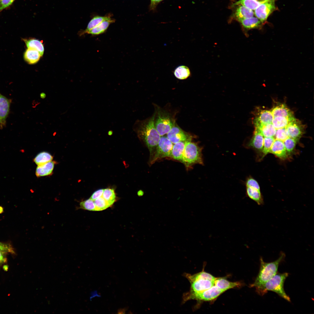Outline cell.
I'll list each match as a JSON object with an SVG mask.
<instances>
[{
	"label": "cell",
	"mask_w": 314,
	"mask_h": 314,
	"mask_svg": "<svg viewBox=\"0 0 314 314\" xmlns=\"http://www.w3.org/2000/svg\"><path fill=\"white\" fill-rule=\"evenodd\" d=\"M154 114L149 118L138 120L133 127L138 137L148 148L150 152V161L153 157L160 137L154 126Z\"/></svg>",
	"instance_id": "cell-1"
},
{
	"label": "cell",
	"mask_w": 314,
	"mask_h": 314,
	"mask_svg": "<svg viewBox=\"0 0 314 314\" xmlns=\"http://www.w3.org/2000/svg\"><path fill=\"white\" fill-rule=\"evenodd\" d=\"M183 275L188 280L190 286L189 291L183 295V304L189 297L207 290L214 285L216 278L204 270L193 274L185 273Z\"/></svg>",
	"instance_id": "cell-2"
},
{
	"label": "cell",
	"mask_w": 314,
	"mask_h": 314,
	"mask_svg": "<svg viewBox=\"0 0 314 314\" xmlns=\"http://www.w3.org/2000/svg\"><path fill=\"white\" fill-rule=\"evenodd\" d=\"M281 252L280 257L276 261L269 263L265 262L260 258V266L259 273L254 282L250 285L251 287L258 288L268 281L277 273L279 264L285 257Z\"/></svg>",
	"instance_id": "cell-3"
},
{
	"label": "cell",
	"mask_w": 314,
	"mask_h": 314,
	"mask_svg": "<svg viewBox=\"0 0 314 314\" xmlns=\"http://www.w3.org/2000/svg\"><path fill=\"white\" fill-rule=\"evenodd\" d=\"M288 273L285 272L276 274L260 287L256 288V291L261 296H263L268 291H273L288 301L290 302V297L286 293L284 284Z\"/></svg>",
	"instance_id": "cell-4"
},
{
	"label": "cell",
	"mask_w": 314,
	"mask_h": 314,
	"mask_svg": "<svg viewBox=\"0 0 314 314\" xmlns=\"http://www.w3.org/2000/svg\"><path fill=\"white\" fill-rule=\"evenodd\" d=\"M191 141L186 142L181 162L188 168L196 164L204 165L202 148Z\"/></svg>",
	"instance_id": "cell-5"
},
{
	"label": "cell",
	"mask_w": 314,
	"mask_h": 314,
	"mask_svg": "<svg viewBox=\"0 0 314 314\" xmlns=\"http://www.w3.org/2000/svg\"><path fill=\"white\" fill-rule=\"evenodd\" d=\"M154 124L160 136L167 134L175 122L171 114L165 110L158 107L154 113Z\"/></svg>",
	"instance_id": "cell-6"
},
{
	"label": "cell",
	"mask_w": 314,
	"mask_h": 314,
	"mask_svg": "<svg viewBox=\"0 0 314 314\" xmlns=\"http://www.w3.org/2000/svg\"><path fill=\"white\" fill-rule=\"evenodd\" d=\"M173 144L167 136H160L159 140L150 163L152 164L158 160L166 157H170Z\"/></svg>",
	"instance_id": "cell-7"
},
{
	"label": "cell",
	"mask_w": 314,
	"mask_h": 314,
	"mask_svg": "<svg viewBox=\"0 0 314 314\" xmlns=\"http://www.w3.org/2000/svg\"><path fill=\"white\" fill-rule=\"evenodd\" d=\"M224 292L214 285L210 288L188 297L186 302L189 300L200 301H212L216 299Z\"/></svg>",
	"instance_id": "cell-8"
},
{
	"label": "cell",
	"mask_w": 314,
	"mask_h": 314,
	"mask_svg": "<svg viewBox=\"0 0 314 314\" xmlns=\"http://www.w3.org/2000/svg\"><path fill=\"white\" fill-rule=\"evenodd\" d=\"M276 9L275 0H270L258 6L254 12V15L263 24L268 17Z\"/></svg>",
	"instance_id": "cell-9"
},
{
	"label": "cell",
	"mask_w": 314,
	"mask_h": 314,
	"mask_svg": "<svg viewBox=\"0 0 314 314\" xmlns=\"http://www.w3.org/2000/svg\"><path fill=\"white\" fill-rule=\"evenodd\" d=\"M167 135V138L173 144L181 141H191L192 139L190 135L182 130L176 123Z\"/></svg>",
	"instance_id": "cell-10"
},
{
	"label": "cell",
	"mask_w": 314,
	"mask_h": 314,
	"mask_svg": "<svg viewBox=\"0 0 314 314\" xmlns=\"http://www.w3.org/2000/svg\"><path fill=\"white\" fill-rule=\"evenodd\" d=\"M304 126L300 121L295 118L285 128L289 137L298 141L304 133Z\"/></svg>",
	"instance_id": "cell-11"
},
{
	"label": "cell",
	"mask_w": 314,
	"mask_h": 314,
	"mask_svg": "<svg viewBox=\"0 0 314 314\" xmlns=\"http://www.w3.org/2000/svg\"><path fill=\"white\" fill-rule=\"evenodd\" d=\"M264 137L258 129L255 127L253 135L247 147L257 151H262L264 143Z\"/></svg>",
	"instance_id": "cell-12"
},
{
	"label": "cell",
	"mask_w": 314,
	"mask_h": 314,
	"mask_svg": "<svg viewBox=\"0 0 314 314\" xmlns=\"http://www.w3.org/2000/svg\"><path fill=\"white\" fill-rule=\"evenodd\" d=\"M238 22L240 23L247 36L248 31L254 29H261L263 24L261 21L256 17L243 19Z\"/></svg>",
	"instance_id": "cell-13"
},
{
	"label": "cell",
	"mask_w": 314,
	"mask_h": 314,
	"mask_svg": "<svg viewBox=\"0 0 314 314\" xmlns=\"http://www.w3.org/2000/svg\"><path fill=\"white\" fill-rule=\"evenodd\" d=\"M10 100L0 93V124L2 127L6 124V119L9 114Z\"/></svg>",
	"instance_id": "cell-14"
},
{
	"label": "cell",
	"mask_w": 314,
	"mask_h": 314,
	"mask_svg": "<svg viewBox=\"0 0 314 314\" xmlns=\"http://www.w3.org/2000/svg\"><path fill=\"white\" fill-rule=\"evenodd\" d=\"M274 117L270 110L257 109L254 123L263 124L272 123Z\"/></svg>",
	"instance_id": "cell-15"
},
{
	"label": "cell",
	"mask_w": 314,
	"mask_h": 314,
	"mask_svg": "<svg viewBox=\"0 0 314 314\" xmlns=\"http://www.w3.org/2000/svg\"><path fill=\"white\" fill-rule=\"evenodd\" d=\"M269 153L272 154L282 159H286L288 158V155L283 142L275 139L272 144Z\"/></svg>",
	"instance_id": "cell-16"
},
{
	"label": "cell",
	"mask_w": 314,
	"mask_h": 314,
	"mask_svg": "<svg viewBox=\"0 0 314 314\" xmlns=\"http://www.w3.org/2000/svg\"><path fill=\"white\" fill-rule=\"evenodd\" d=\"M115 22V20L111 18L109 15L105 19L97 26L86 32L87 33L92 35H98L104 33L107 30L110 25Z\"/></svg>",
	"instance_id": "cell-17"
},
{
	"label": "cell",
	"mask_w": 314,
	"mask_h": 314,
	"mask_svg": "<svg viewBox=\"0 0 314 314\" xmlns=\"http://www.w3.org/2000/svg\"><path fill=\"white\" fill-rule=\"evenodd\" d=\"M214 285L224 292L226 290L242 286L239 282H232L229 281L224 277L216 278Z\"/></svg>",
	"instance_id": "cell-18"
},
{
	"label": "cell",
	"mask_w": 314,
	"mask_h": 314,
	"mask_svg": "<svg viewBox=\"0 0 314 314\" xmlns=\"http://www.w3.org/2000/svg\"><path fill=\"white\" fill-rule=\"evenodd\" d=\"M233 15V17L238 21L241 20L253 17L254 13L253 10L242 5H238Z\"/></svg>",
	"instance_id": "cell-19"
},
{
	"label": "cell",
	"mask_w": 314,
	"mask_h": 314,
	"mask_svg": "<svg viewBox=\"0 0 314 314\" xmlns=\"http://www.w3.org/2000/svg\"><path fill=\"white\" fill-rule=\"evenodd\" d=\"M56 162L51 161L43 164L38 165L35 170V175L40 177L51 175L53 171Z\"/></svg>",
	"instance_id": "cell-20"
},
{
	"label": "cell",
	"mask_w": 314,
	"mask_h": 314,
	"mask_svg": "<svg viewBox=\"0 0 314 314\" xmlns=\"http://www.w3.org/2000/svg\"><path fill=\"white\" fill-rule=\"evenodd\" d=\"M24 58L29 64H34L39 60L41 56L38 51L31 48H27L24 53Z\"/></svg>",
	"instance_id": "cell-21"
},
{
	"label": "cell",
	"mask_w": 314,
	"mask_h": 314,
	"mask_svg": "<svg viewBox=\"0 0 314 314\" xmlns=\"http://www.w3.org/2000/svg\"><path fill=\"white\" fill-rule=\"evenodd\" d=\"M270 111L274 117L277 116L287 117L294 116L293 112L286 105L283 104L277 105Z\"/></svg>",
	"instance_id": "cell-22"
},
{
	"label": "cell",
	"mask_w": 314,
	"mask_h": 314,
	"mask_svg": "<svg viewBox=\"0 0 314 314\" xmlns=\"http://www.w3.org/2000/svg\"><path fill=\"white\" fill-rule=\"evenodd\" d=\"M186 141H181L174 144L173 145L170 157L181 162Z\"/></svg>",
	"instance_id": "cell-23"
},
{
	"label": "cell",
	"mask_w": 314,
	"mask_h": 314,
	"mask_svg": "<svg viewBox=\"0 0 314 314\" xmlns=\"http://www.w3.org/2000/svg\"><path fill=\"white\" fill-rule=\"evenodd\" d=\"M247 195L259 205L264 204L263 196L260 189L249 186H246Z\"/></svg>",
	"instance_id": "cell-24"
},
{
	"label": "cell",
	"mask_w": 314,
	"mask_h": 314,
	"mask_svg": "<svg viewBox=\"0 0 314 314\" xmlns=\"http://www.w3.org/2000/svg\"><path fill=\"white\" fill-rule=\"evenodd\" d=\"M255 127L259 129L264 137H274L276 129L272 123L263 124L254 123Z\"/></svg>",
	"instance_id": "cell-25"
},
{
	"label": "cell",
	"mask_w": 314,
	"mask_h": 314,
	"mask_svg": "<svg viewBox=\"0 0 314 314\" xmlns=\"http://www.w3.org/2000/svg\"><path fill=\"white\" fill-rule=\"evenodd\" d=\"M27 48L35 49L39 51L41 56L43 55L44 48L42 43L39 40L35 38L23 39Z\"/></svg>",
	"instance_id": "cell-26"
},
{
	"label": "cell",
	"mask_w": 314,
	"mask_h": 314,
	"mask_svg": "<svg viewBox=\"0 0 314 314\" xmlns=\"http://www.w3.org/2000/svg\"><path fill=\"white\" fill-rule=\"evenodd\" d=\"M270 0H239L234 3L232 6L242 5L252 10H255L261 4Z\"/></svg>",
	"instance_id": "cell-27"
},
{
	"label": "cell",
	"mask_w": 314,
	"mask_h": 314,
	"mask_svg": "<svg viewBox=\"0 0 314 314\" xmlns=\"http://www.w3.org/2000/svg\"><path fill=\"white\" fill-rule=\"evenodd\" d=\"M294 118V116L275 117H274L272 124L276 129L285 128Z\"/></svg>",
	"instance_id": "cell-28"
},
{
	"label": "cell",
	"mask_w": 314,
	"mask_h": 314,
	"mask_svg": "<svg viewBox=\"0 0 314 314\" xmlns=\"http://www.w3.org/2000/svg\"><path fill=\"white\" fill-rule=\"evenodd\" d=\"M53 158V156L49 153L43 151L38 154L34 158L33 161L38 165L52 161Z\"/></svg>",
	"instance_id": "cell-29"
},
{
	"label": "cell",
	"mask_w": 314,
	"mask_h": 314,
	"mask_svg": "<svg viewBox=\"0 0 314 314\" xmlns=\"http://www.w3.org/2000/svg\"><path fill=\"white\" fill-rule=\"evenodd\" d=\"M174 74L178 79L183 80L187 78L190 75V69L187 67L181 65L177 67L175 70Z\"/></svg>",
	"instance_id": "cell-30"
},
{
	"label": "cell",
	"mask_w": 314,
	"mask_h": 314,
	"mask_svg": "<svg viewBox=\"0 0 314 314\" xmlns=\"http://www.w3.org/2000/svg\"><path fill=\"white\" fill-rule=\"evenodd\" d=\"M109 15L106 16H96L94 17L88 23L86 28L84 31L80 32V35H82L87 31L94 28L103 20L106 19Z\"/></svg>",
	"instance_id": "cell-31"
},
{
	"label": "cell",
	"mask_w": 314,
	"mask_h": 314,
	"mask_svg": "<svg viewBox=\"0 0 314 314\" xmlns=\"http://www.w3.org/2000/svg\"><path fill=\"white\" fill-rule=\"evenodd\" d=\"M102 197L110 206L116 200L115 194L113 189L108 188L104 189Z\"/></svg>",
	"instance_id": "cell-32"
},
{
	"label": "cell",
	"mask_w": 314,
	"mask_h": 314,
	"mask_svg": "<svg viewBox=\"0 0 314 314\" xmlns=\"http://www.w3.org/2000/svg\"><path fill=\"white\" fill-rule=\"evenodd\" d=\"M275 139L274 137H264L263 148L262 151L263 155L262 159L269 153L271 147Z\"/></svg>",
	"instance_id": "cell-33"
},
{
	"label": "cell",
	"mask_w": 314,
	"mask_h": 314,
	"mask_svg": "<svg viewBox=\"0 0 314 314\" xmlns=\"http://www.w3.org/2000/svg\"><path fill=\"white\" fill-rule=\"evenodd\" d=\"M78 208L89 211H96V207L94 201L90 198L80 202Z\"/></svg>",
	"instance_id": "cell-34"
},
{
	"label": "cell",
	"mask_w": 314,
	"mask_h": 314,
	"mask_svg": "<svg viewBox=\"0 0 314 314\" xmlns=\"http://www.w3.org/2000/svg\"><path fill=\"white\" fill-rule=\"evenodd\" d=\"M297 142L296 140L289 137L283 142L288 155L290 154L293 152L295 149Z\"/></svg>",
	"instance_id": "cell-35"
},
{
	"label": "cell",
	"mask_w": 314,
	"mask_h": 314,
	"mask_svg": "<svg viewBox=\"0 0 314 314\" xmlns=\"http://www.w3.org/2000/svg\"><path fill=\"white\" fill-rule=\"evenodd\" d=\"M94 201L96 207V211H101L110 207L102 196Z\"/></svg>",
	"instance_id": "cell-36"
},
{
	"label": "cell",
	"mask_w": 314,
	"mask_h": 314,
	"mask_svg": "<svg viewBox=\"0 0 314 314\" xmlns=\"http://www.w3.org/2000/svg\"><path fill=\"white\" fill-rule=\"evenodd\" d=\"M275 139L283 142L289 137L286 128L276 129L275 134L274 137Z\"/></svg>",
	"instance_id": "cell-37"
},
{
	"label": "cell",
	"mask_w": 314,
	"mask_h": 314,
	"mask_svg": "<svg viewBox=\"0 0 314 314\" xmlns=\"http://www.w3.org/2000/svg\"><path fill=\"white\" fill-rule=\"evenodd\" d=\"M245 184L246 186L251 187L260 189L259 184L257 181L251 177L249 176L247 178Z\"/></svg>",
	"instance_id": "cell-38"
},
{
	"label": "cell",
	"mask_w": 314,
	"mask_h": 314,
	"mask_svg": "<svg viewBox=\"0 0 314 314\" xmlns=\"http://www.w3.org/2000/svg\"><path fill=\"white\" fill-rule=\"evenodd\" d=\"M0 251L6 253H14L12 247L9 245L0 242Z\"/></svg>",
	"instance_id": "cell-39"
},
{
	"label": "cell",
	"mask_w": 314,
	"mask_h": 314,
	"mask_svg": "<svg viewBox=\"0 0 314 314\" xmlns=\"http://www.w3.org/2000/svg\"><path fill=\"white\" fill-rule=\"evenodd\" d=\"M15 0H1L0 1V12L10 6Z\"/></svg>",
	"instance_id": "cell-40"
},
{
	"label": "cell",
	"mask_w": 314,
	"mask_h": 314,
	"mask_svg": "<svg viewBox=\"0 0 314 314\" xmlns=\"http://www.w3.org/2000/svg\"><path fill=\"white\" fill-rule=\"evenodd\" d=\"M104 189H100L95 191L92 195L90 198L94 200L102 196Z\"/></svg>",
	"instance_id": "cell-41"
},
{
	"label": "cell",
	"mask_w": 314,
	"mask_h": 314,
	"mask_svg": "<svg viewBox=\"0 0 314 314\" xmlns=\"http://www.w3.org/2000/svg\"><path fill=\"white\" fill-rule=\"evenodd\" d=\"M163 0H150V3L149 6V10H154L158 5Z\"/></svg>",
	"instance_id": "cell-42"
},
{
	"label": "cell",
	"mask_w": 314,
	"mask_h": 314,
	"mask_svg": "<svg viewBox=\"0 0 314 314\" xmlns=\"http://www.w3.org/2000/svg\"><path fill=\"white\" fill-rule=\"evenodd\" d=\"M5 253L0 251V264L5 263L7 258L5 255Z\"/></svg>",
	"instance_id": "cell-43"
},
{
	"label": "cell",
	"mask_w": 314,
	"mask_h": 314,
	"mask_svg": "<svg viewBox=\"0 0 314 314\" xmlns=\"http://www.w3.org/2000/svg\"><path fill=\"white\" fill-rule=\"evenodd\" d=\"M90 294H91V296L90 297V300L92 298H93V297H96V296H98V297H100V296L99 295L97 294V291H95L92 292H91Z\"/></svg>",
	"instance_id": "cell-44"
},
{
	"label": "cell",
	"mask_w": 314,
	"mask_h": 314,
	"mask_svg": "<svg viewBox=\"0 0 314 314\" xmlns=\"http://www.w3.org/2000/svg\"><path fill=\"white\" fill-rule=\"evenodd\" d=\"M127 308L126 309V308H124L123 309H119L118 311V313H125V311H126Z\"/></svg>",
	"instance_id": "cell-45"
},
{
	"label": "cell",
	"mask_w": 314,
	"mask_h": 314,
	"mask_svg": "<svg viewBox=\"0 0 314 314\" xmlns=\"http://www.w3.org/2000/svg\"><path fill=\"white\" fill-rule=\"evenodd\" d=\"M46 94L44 93H42L40 94V97L42 99H44L46 97Z\"/></svg>",
	"instance_id": "cell-46"
},
{
	"label": "cell",
	"mask_w": 314,
	"mask_h": 314,
	"mask_svg": "<svg viewBox=\"0 0 314 314\" xmlns=\"http://www.w3.org/2000/svg\"><path fill=\"white\" fill-rule=\"evenodd\" d=\"M3 208L1 206H0V213H2L3 212Z\"/></svg>",
	"instance_id": "cell-47"
},
{
	"label": "cell",
	"mask_w": 314,
	"mask_h": 314,
	"mask_svg": "<svg viewBox=\"0 0 314 314\" xmlns=\"http://www.w3.org/2000/svg\"></svg>",
	"instance_id": "cell-48"
}]
</instances>
